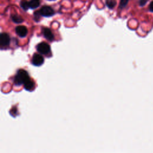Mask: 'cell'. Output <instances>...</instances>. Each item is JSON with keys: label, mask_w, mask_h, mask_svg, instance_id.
Returning a JSON list of instances; mask_svg holds the SVG:
<instances>
[{"label": "cell", "mask_w": 153, "mask_h": 153, "mask_svg": "<svg viewBox=\"0 0 153 153\" xmlns=\"http://www.w3.org/2000/svg\"><path fill=\"white\" fill-rule=\"evenodd\" d=\"M30 78L27 72L24 69H20L17 71L14 76V83L16 85H20L24 84Z\"/></svg>", "instance_id": "obj_1"}, {"label": "cell", "mask_w": 153, "mask_h": 153, "mask_svg": "<svg viewBox=\"0 0 153 153\" xmlns=\"http://www.w3.org/2000/svg\"><path fill=\"white\" fill-rule=\"evenodd\" d=\"M36 50L42 54H47L50 52V46L45 42H41L36 45Z\"/></svg>", "instance_id": "obj_2"}, {"label": "cell", "mask_w": 153, "mask_h": 153, "mask_svg": "<svg viewBox=\"0 0 153 153\" xmlns=\"http://www.w3.org/2000/svg\"><path fill=\"white\" fill-rule=\"evenodd\" d=\"M39 11L42 16L46 17H51L53 16L55 13L54 10L51 7L46 5L42 6Z\"/></svg>", "instance_id": "obj_3"}, {"label": "cell", "mask_w": 153, "mask_h": 153, "mask_svg": "<svg viewBox=\"0 0 153 153\" xmlns=\"http://www.w3.org/2000/svg\"><path fill=\"white\" fill-rule=\"evenodd\" d=\"M44 59L42 56L38 53H35L32 57V64L36 66H39L43 64Z\"/></svg>", "instance_id": "obj_4"}, {"label": "cell", "mask_w": 153, "mask_h": 153, "mask_svg": "<svg viewBox=\"0 0 153 153\" xmlns=\"http://www.w3.org/2000/svg\"><path fill=\"white\" fill-rule=\"evenodd\" d=\"M10 42V38L8 33L2 32L0 35V45L2 47H7L9 45Z\"/></svg>", "instance_id": "obj_5"}, {"label": "cell", "mask_w": 153, "mask_h": 153, "mask_svg": "<svg viewBox=\"0 0 153 153\" xmlns=\"http://www.w3.org/2000/svg\"><path fill=\"white\" fill-rule=\"evenodd\" d=\"M15 31L17 35L21 38H24L26 36L27 33V29L26 26L23 25H19L16 27Z\"/></svg>", "instance_id": "obj_6"}, {"label": "cell", "mask_w": 153, "mask_h": 153, "mask_svg": "<svg viewBox=\"0 0 153 153\" xmlns=\"http://www.w3.org/2000/svg\"><path fill=\"white\" fill-rule=\"evenodd\" d=\"M42 34L44 36L48 41H52L54 39V36L52 33L51 30L48 27H44L42 29Z\"/></svg>", "instance_id": "obj_7"}, {"label": "cell", "mask_w": 153, "mask_h": 153, "mask_svg": "<svg viewBox=\"0 0 153 153\" xmlns=\"http://www.w3.org/2000/svg\"><path fill=\"white\" fill-rule=\"evenodd\" d=\"M34 82L31 79H29L24 84V88L27 91H31L34 88Z\"/></svg>", "instance_id": "obj_8"}, {"label": "cell", "mask_w": 153, "mask_h": 153, "mask_svg": "<svg viewBox=\"0 0 153 153\" xmlns=\"http://www.w3.org/2000/svg\"><path fill=\"white\" fill-rule=\"evenodd\" d=\"M29 7L31 9H35L38 8L40 5V2L38 0H32L28 1Z\"/></svg>", "instance_id": "obj_9"}, {"label": "cell", "mask_w": 153, "mask_h": 153, "mask_svg": "<svg viewBox=\"0 0 153 153\" xmlns=\"http://www.w3.org/2000/svg\"><path fill=\"white\" fill-rule=\"evenodd\" d=\"M11 17L12 20L16 23H21L23 22V18L18 14H13Z\"/></svg>", "instance_id": "obj_10"}, {"label": "cell", "mask_w": 153, "mask_h": 153, "mask_svg": "<svg viewBox=\"0 0 153 153\" xmlns=\"http://www.w3.org/2000/svg\"><path fill=\"white\" fill-rule=\"evenodd\" d=\"M105 3H106V5L109 8L112 9L115 6V5L117 4V2L115 1H114V0H108V1H106Z\"/></svg>", "instance_id": "obj_11"}, {"label": "cell", "mask_w": 153, "mask_h": 153, "mask_svg": "<svg viewBox=\"0 0 153 153\" xmlns=\"http://www.w3.org/2000/svg\"><path fill=\"white\" fill-rule=\"evenodd\" d=\"M20 5V7L22 8V9H23V10H25V11L27 10L28 8H29V4H28V1H21Z\"/></svg>", "instance_id": "obj_12"}, {"label": "cell", "mask_w": 153, "mask_h": 153, "mask_svg": "<svg viewBox=\"0 0 153 153\" xmlns=\"http://www.w3.org/2000/svg\"><path fill=\"white\" fill-rule=\"evenodd\" d=\"M41 14L39 13V11H35V13H33V16H34V20L36 21V22H38L40 18V16H41Z\"/></svg>", "instance_id": "obj_13"}, {"label": "cell", "mask_w": 153, "mask_h": 153, "mask_svg": "<svg viewBox=\"0 0 153 153\" xmlns=\"http://www.w3.org/2000/svg\"><path fill=\"white\" fill-rule=\"evenodd\" d=\"M128 2V1L121 0V1H120V2L119 8H124V7L127 5V4Z\"/></svg>", "instance_id": "obj_14"}, {"label": "cell", "mask_w": 153, "mask_h": 153, "mask_svg": "<svg viewBox=\"0 0 153 153\" xmlns=\"http://www.w3.org/2000/svg\"><path fill=\"white\" fill-rule=\"evenodd\" d=\"M149 9L151 11L153 12V1L151 2V3L149 5Z\"/></svg>", "instance_id": "obj_15"}, {"label": "cell", "mask_w": 153, "mask_h": 153, "mask_svg": "<svg viewBox=\"0 0 153 153\" xmlns=\"http://www.w3.org/2000/svg\"><path fill=\"white\" fill-rule=\"evenodd\" d=\"M146 2V1H139V4H140V5H144Z\"/></svg>", "instance_id": "obj_16"}]
</instances>
